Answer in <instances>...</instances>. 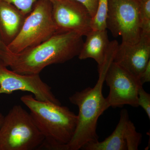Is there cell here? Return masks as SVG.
I'll return each instance as SVG.
<instances>
[{
  "label": "cell",
  "mask_w": 150,
  "mask_h": 150,
  "mask_svg": "<svg viewBox=\"0 0 150 150\" xmlns=\"http://www.w3.org/2000/svg\"><path fill=\"white\" fill-rule=\"evenodd\" d=\"M142 32L150 34V0H137Z\"/></svg>",
  "instance_id": "cell-15"
},
{
  "label": "cell",
  "mask_w": 150,
  "mask_h": 150,
  "mask_svg": "<svg viewBox=\"0 0 150 150\" xmlns=\"http://www.w3.org/2000/svg\"><path fill=\"white\" fill-rule=\"evenodd\" d=\"M117 48L115 44L110 45L104 63L98 69V79L93 87L76 92L69 98L71 103L79 108V114L74 133L65 150L81 149L88 143L98 141L96 132L98 121L109 108L103 94V88L107 70L113 62Z\"/></svg>",
  "instance_id": "cell-2"
},
{
  "label": "cell",
  "mask_w": 150,
  "mask_h": 150,
  "mask_svg": "<svg viewBox=\"0 0 150 150\" xmlns=\"http://www.w3.org/2000/svg\"><path fill=\"white\" fill-rule=\"evenodd\" d=\"M86 36V38L78 56L79 59H93L99 69L104 63L110 46V41L107 30H92Z\"/></svg>",
  "instance_id": "cell-13"
},
{
  "label": "cell",
  "mask_w": 150,
  "mask_h": 150,
  "mask_svg": "<svg viewBox=\"0 0 150 150\" xmlns=\"http://www.w3.org/2000/svg\"><path fill=\"white\" fill-rule=\"evenodd\" d=\"M136 129L129 118L128 110L122 109L118 125L110 136L102 142L88 143L81 149L128 150V145Z\"/></svg>",
  "instance_id": "cell-11"
},
{
  "label": "cell",
  "mask_w": 150,
  "mask_h": 150,
  "mask_svg": "<svg viewBox=\"0 0 150 150\" xmlns=\"http://www.w3.org/2000/svg\"><path fill=\"white\" fill-rule=\"evenodd\" d=\"M44 141L30 113L21 105H14L0 127V150H34Z\"/></svg>",
  "instance_id": "cell-4"
},
{
  "label": "cell",
  "mask_w": 150,
  "mask_h": 150,
  "mask_svg": "<svg viewBox=\"0 0 150 150\" xmlns=\"http://www.w3.org/2000/svg\"><path fill=\"white\" fill-rule=\"evenodd\" d=\"M150 61V34L142 32L135 44L121 43L118 46L113 62L139 79Z\"/></svg>",
  "instance_id": "cell-10"
},
{
  "label": "cell",
  "mask_w": 150,
  "mask_h": 150,
  "mask_svg": "<svg viewBox=\"0 0 150 150\" xmlns=\"http://www.w3.org/2000/svg\"><path fill=\"white\" fill-rule=\"evenodd\" d=\"M139 80L142 84L150 82V61L145 67L139 77Z\"/></svg>",
  "instance_id": "cell-19"
},
{
  "label": "cell",
  "mask_w": 150,
  "mask_h": 150,
  "mask_svg": "<svg viewBox=\"0 0 150 150\" xmlns=\"http://www.w3.org/2000/svg\"><path fill=\"white\" fill-rule=\"evenodd\" d=\"M13 5L21 11L23 13L28 15L32 10L33 5L38 0H2Z\"/></svg>",
  "instance_id": "cell-16"
},
{
  "label": "cell",
  "mask_w": 150,
  "mask_h": 150,
  "mask_svg": "<svg viewBox=\"0 0 150 150\" xmlns=\"http://www.w3.org/2000/svg\"><path fill=\"white\" fill-rule=\"evenodd\" d=\"M138 103L139 106L144 109L149 119H150V94L146 92L143 87L140 88L138 92Z\"/></svg>",
  "instance_id": "cell-17"
},
{
  "label": "cell",
  "mask_w": 150,
  "mask_h": 150,
  "mask_svg": "<svg viewBox=\"0 0 150 150\" xmlns=\"http://www.w3.org/2000/svg\"><path fill=\"white\" fill-rule=\"evenodd\" d=\"M27 16L13 5L0 0V39L6 46L16 37Z\"/></svg>",
  "instance_id": "cell-12"
},
{
  "label": "cell",
  "mask_w": 150,
  "mask_h": 150,
  "mask_svg": "<svg viewBox=\"0 0 150 150\" xmlns=\"http://www.w3.org/2000/svg\"><path fill=\"white\" fill-rule=\"evenodd\" d=\"M108 0H98L96 13L92 18L91 28L93 30H104L106 28V18Z\"/></svg>",
  "instance_id": "cell-14"
},
{
  "label": "cell",
  "mask_w": 150,
  "mask_h": 150,
  "mask_svg": "<svg viewBox=\"0 0 150 150\" xmlns=\"http://www.w3.org/2000/svg\"><path fill=\"white\" fill-rule=\"evenodd\" d=\"M4 116L1 113H0V127H1L3 121H4Z\"/></svg>",
  "instance_id": "cell-21"
},
{
  "label": "cell",
  "mask_w": 150,
  "mask_h": 150,
  "mask_svg": "<svg viewBox=\"0 0 150 150\" xmlns=\"http://www.w3.org/2000/svg\"><path fill=\"white\" fill-rule=\"evenodd\" d=\"M17 91L31 93L36 99L61 104L51 88L39 74H22L10 70L0 61V94H10Z\"/></svg>",
  "instance_id": "cell-8"
},
{
  "label": "cell",
  "mask_w": 150,
  "mask_h": 150,
  "mask_svg": "<svg viewBox=\"0 0 150 150\" xmlns=\"http://www.w3.org/2000/svg\"><path fill=\"white\" fill-rule=\"evenodd\" d=\"M21 100L29 108L33 120L44 137L40 148L65 150L74 133L77 115L67 106L40 101L32 95L23 96Z\"/></svg>",
  "instance_id": "cell-3"
},
{
  "label": "cell",
  "mask_w": 150,
  "mask_h": 150,
  "mask_svg": "<svg viewBox=\"0 0 150 150\" xmlns=\"http://www.w3.org/2000/svg\"><path fill=\"white\" fill-rule=\"evenodd\" d=\"M106 28L113 37L121 36L122 43L139 42L142 29L137 0H108Z\"/></svg>",
  "instance_id": "cell-6"
},
{
  "label": "cell",
  "mask_w": 150,
  "mask_h": 150,
  "mask_svg": "<svg viewBox=\"0 0 150 150\" xmlns=\"http://www.w3.org/2000/svg\"><path fill=\"white\" fill-rule=\"evenodd\" d=\"M80 3L88 10L92 18L95 15L98 5V0H75Z\"/></svg>",
  "instance_id": "cell-18"
},
{
  "label": "cell",
  "mask_w": 150,
  "mask_h": 150,
  "mask_svg": "<svg viewBox=\"0 0 150 150\" xmlns=\"http://www.w3.org/2000/svg\"><path fill=\"white\" fill-rule=\"evenodd\" d=\"M83 36L74 32H58L37 46L18 53L8 49L0 61L22 74H39L46 67L63 64L79 56L83 43Z\"/></svg>",
  "instance_id": "cell-1"
},
{
  "label": "cell",
  "mask_w": 150,
  "mask_h": 150,
  "mask_svg": "<svg viewBox=\"0 0 150 150\" xmlns=\"http://www.w3.org/2000/svg\"><path fill=\"white\" fill-rule=\"evenodd\" d=\"M7 50V46L0 39V56H1Z\"/></svg>",
  "instance_id": "cell-20"
},
{
  "label": "cell",
  "mask_w": 150,
  "mask_h": 150,
  "mask_svg": "<svg viewBox=\"0 0 150 150\" xmlns=\"http://www.w3.org/2000/svg\"><path fill=\"white\" fill-rule=\"evenodd\" d=\"M58 32H74L86 36L92 30L88 10L75 0H50Z\"/></svg>",
  "instance_id": "cell-9"
},
{
  "label": "cell",
  "mask_w": 150,
  "mask_h": 150,
  "mask_svg": "<svg viewBox=\"0 0 150 150\" xmlns=\"http://www.w3.org/2000/svg\"><path fill=\"white\" fill-rule=\"evenodd\" d=\"M105 81L110 88L105 98L109 108L122 107L124 105L139 107L138 92L143 86L139 78L113 61L107 70Z\"/></svg>",
  "instance_id": "cell-7"
},
{
  "label": "cell",
  "mask_w": 150,
  "mask_h": 150,
  "mask_svg": "<svg viewBox=\"0 0 150 150\" xmlns=\"http://www.w3.org/2000/svg\"><path fill=\"white\" fill-rule=\"evenodd\" d=\"M58 32L51 1L38 0L33 5L18 34L7 48L12 53H19L43 43Z\"/></svg>",
  "instance_id": "cell-5"
}]
</instances>
